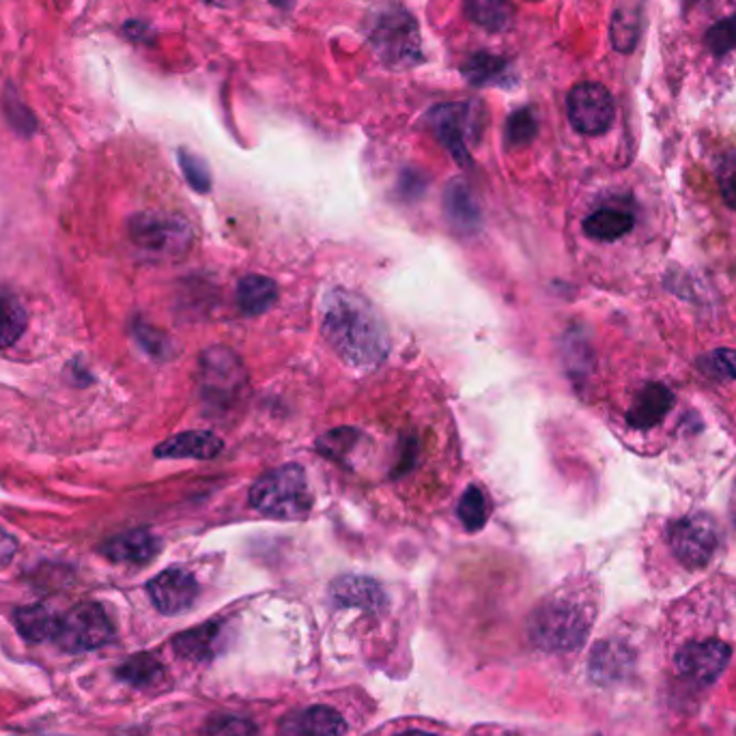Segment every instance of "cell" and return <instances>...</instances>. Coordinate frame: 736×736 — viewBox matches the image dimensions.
<instances>
[{
    "label": "cell",
    "instance_id": "35",
    "mask_svg": "<svg viewBox=\"0 0 736 736\" xmlns=\"http://www.w3.org/2000/svg\"><path fill=\"white\" fill-rule=\"evenodd\" d=\"M360 438L362 436L356 429H338V431H331L328 436H324L317 446L326 457L340 461L343 457H347L349 452L356 450Z\"/></svg>",
    "mask_w": 736,
    "mask_h": 736
},
{
    "label": "cell",
    "instance_id": "12",
    "mask_svg": "<svg viewBox=\"0 0 736 736\" xmlns=\"http://www.w3.org/2000/svg\"><path fill=\"white\" fill-rule=\"evenodd\" d=\"M147 592L157 612L164 616H177L194 605L198 584L184 569H166L149 582Z\"/></svg>",
    "mask_w": 736,
    "mask_h": 736
},
{
    "label": "cell",
    "instance_id": "19",
    "mask_svg": "<svg viewBox=\"0 0 736 736\" xmlns=\"http://www.w3.org/2000/svg\"><path fill=\"white\" fill-rule=\"evenodd\" d=\"M224 448L221 438L209 431H185L155 448L160 459H214Z\"/></svg>",
    "mask_w": 736,
    "mask_h": 736
},
{
    "label": "cell",
    "instance_id": "21",
    "mask_svg": "<svg viewBox=\"0 0 736 736\" xmlns=\"http://www.w3.org/2000/svg\"><path fill=\"white\" fill-rule=\"evenodd\" d=\"M276 299H278V287L267 276L248 274L237 285V304L251 317L267 313L276 304Z\"/></svg>",
    "mask_w": 736,
    "mask_h": 736
},
{
    "label": "cell",
    "instance_id": "25",
    "mask_svg": "<svg viewBox=\"0 0 736 736\" xmlns=\"http://www.w3.org/2000/svg\"><path fill=\"white\" fill-rule=\"evenodd\" d=\"M562 356H564V367L573 377V381H584L592 370V347L586 331H566Z\"/></svg>",
    "mask_w": 736,
    "mask_h": 736
},
{
    "label": "cell",
    "instance_id": "1",
    "mask_svg": "<svg viewBox=\"0 0 736 736\" xmlns=\"http://www.w3.org/2000/svg\"><path fill=\"white\" fill-rule=\"evenodd\" d=\"M321 334L336 356L354 368L381 367L390 351V334L379 310L362 295L334 289L324 301Z\"/></svg>",
    "mask_w": 736,
    "mask_h": 736
},
{
    "label": "cell",
    "instance_id": "14",
    "mask_svg": "<svg viewBox=\"0 0 736 736\" xmlns=\"http://www.w3.org/2000/svg\"><path fill=\"white\" fill-rule=\"evenodd\" d=\"M331 599L343 607H356L365 612H381L386 607L384 589L362 575H343L331 582Z\"/></svg>",
    "mask_w": 736,
    "mask_h": 736
},
{
    "label": "cell",
    "instance_id": "32",
    "mask_svg": "<svg viewBox=\"0 0 736 736\" xmlns=\"http://www.w3.org/2000/svg\"><path fill=\"white\" fill-rule=\"evenodd\" d=\"M180 166L184 171L187 184L192 185L196 192L207 194L212 190V173H209L207 164L196 153L182 149L180 151Z\"/></svg>",
    "mask_w": 736,
    "mask_h": 736
},
{
    "label": "cell",
    "instance_id": "31",
    "mask_svg": "<svg viewBox=\"0 0 736 736\" xmlns=\"http://www.w3.org/2000/svg\"><path fill=\"white\" fill-rule=\"evenodd\" d=\"M640 33V16L635 9H619L612 20V43L621 52H631L635 48Z\"/></svg>",
    "mask_w": 736,
    "mask_h": 736
},
{
    "label": "cell",
    "instance_id": "13",
    "mask_svg": "<svg viewBox=\"0 0 736 736\" xmlns=\"http://www.w3.org/2000/svg\"><path fill=\"white\" fill-rule=\"evenodd\" d=\"M280 736H343L347 724L330 706H310L280 719Z\"/></svg>",
    "mask_w": 736,
    "mask_h": 736
},
{
    "label": "cell",
    "instance_id": "17",
    "mask_svg": "<svg viewBox=\"0 0 736 736\" xmlns=\"http://www.w3.org/2000/svg\"><path fill=\"white\" fill-rule=\"evenodd\" d=\"M160 550H162V543L155 534H151L149 530H130L125 534L111 539L102 548V553L112 562L141 566V564H149L160 553Z\"/></svg>",
    "mask_w": 736,
    "mask_h": 736
},
{
    "label": "cell",
    "instance_id": "9",
    "mask_svg": "<svg viewBox=\"0 0 736 736\" xmlns=\"http://www.w3.org/2000/svg\"><path fill=\"white\" fill-rule=\"evenodd\" d=\"M669 550L687 569H702L717 552V525L713 517L689 515L674 521L667 530Z\"/></svg>",
    "mask_w": 736,
    "mask_h": 736
},
{
    "label": "cell",
    "instance_id": "30",
    "mask_svg": "<svg viewBox=\"0 0 736 736\" xmlns=\"http://www.w3.org/2000/svg\"><path fill=\"white\" fill-rule=\"evenodd\" d=\"M536 132H539V123H536L534 112L530 109H521L509 116L504 139H507L509 147H525L534 141Z\"/></svg>",
    "mask_w": 736,
    "mask_h": 736
},
{
    "label": "cell",
    "instance_id": "29",
    "mask_svg": "<svg viewBox=\"0 0 736 736\" xmlns=\"http://www.w3.org/2000/svg\"><path fill=\"white\" fill-rule=\"evenodd\" d=\"M628 657L619 644H603L592 655V674L596 681H610L616 678L621 669H625V660Z\"/></svg>",
    "mask_w": 736,
    "mask_h": 736
},
{
    "label": "cell",
    "instance_id": "5",
    "mask_svg": "<svg viewBox=\"0 0 736 736\" xmlns=\"http://www.w3.org/2000/svg\"><path fill=\"white\" fill-rule=\"evenodd\" d=\"M127 231L139 251L162 260L185 257L194 244L190 222L175 214H136L127 222Z\"/></svg>",
    "mask_w": 736,
    "mask_h": 736
},
{
    "label": "cell",
    "instance_id": "8",
    "mask_svg": "<svg viewBox=\"0 0 736 736\" xmlns=\"http://www.w3.org/2000/svg\"><path fill=\"white\" fill-rule=\"evenodd\" d=\"M201 390L212 406H231L246 388L248 375L235 351L226 347L207 349L201 356Z\"/></svg>",
    "mask_w": 736,
    "mask_h": 736
},
{
    "label": "cell",
    "instance_id": "11",
    "mask_svg": "<svg viewBox=\"0 0 736 736\" xmlns=\"http://www.w3.org/2000/svg\"><path fill=\"white\" fill-rule=\"evenodd\" d=\"M733 651L722 640H706V642H692L681 648L676 655V669L687 676L689 681L708 685L722 676L728 667Z\"/></svg>",
    "mask_w": 736,
    "mask_h": 736
},
{
    "label": "cell",
    "instance_id": "24",
    "mask_svg": "<svg viewBox=\"0 0 736 736\" xmlns=\"http://www.w3.org/2000/svg\"><path fill=\"white\" fill-rule=\"evenodd\" d=\"M13 625L24 640L45 642V640H54L59 616L52 614L43 605H27V607H18L13 612Z\"/></svg>",
    "mask_w": 736,
    "mask_h": 736
},
{
    "label": "cell",
    "instance_id": "7",
    "mask_svg": "<svg viewBox=\"0 0 736 736\" xmlns=\"http://www.w3.org/2000/svg\"><path fill=\"white\" fill-rule=\"evenodd\" d=\"M431 132L448 149V153L459 162H470V143L479 136L482 123V109L477 102L442 104L427 116Z\"/></svg>",
    "mask_w": 736,
    "mask_h": 736
},
{
    "label": "cell",
    "instance_id": "27",
    "mask_svg": "<svg viewBox=\"0 0 736 736\" xmlns=\"http://www.w3.org/2000/svg\"><path fill=\"white\" fill-rule=\"evenodd\" d=\"M29 326L24 306L9 295H0V349L13 347Z\"/></svg>",
    "mask_w": 736,
    "mask_h": 736
},
{
    "label": "cell",
    "instance_id": "10",
    "mask_svg": "<svg viewBox=\"0 0 736 736\" xmlns=\"http://www.w3.org/2000/svg\"><path fill=\"white\" fill-rule=\"evenodd\" d=\"M566 112L571 125L584 136L605 134L616 116L610 91L599 82H582L573 86L566 98Z\"/></svg>",
    "mask_w": 736,
    "mask_h": 736
},
{
    "label": "cell",
    "instance_id": "33",
    "mask_svg": "<svg viewBox=\"0 0 736 736\" xmlns=\"http://www.w3.org/2000/svg\"><path fill=\"white\" fill-rule=\"evenodd\" d=\"M704 43L715 57H724V54L733 52L736 48V13L717 22L715 27H711L704 38Z\"/></svg>",
    "mask_w": 736,
    "mask_h": 736
},
{
    "label": "cell",
    "instance_id": "22",
    "mask_svg": "<svg viewBox=\"0 0 736 736\" xmlns=\"http://www.w3.org/2000/svg\"><path fill=\"white\" fill-rule=\"evenodd\" d=\"M466 16L489 33H502L511 27L515 9L511 0H463Z\"/></svg>",
    "mask_w": 736,
    "mask_h": 736
},
{
    "label": "cell",
    "instance_id": "15",
    "mask_svg": "<svg viewBox=\"0 0 736 736\" xmlns=\"http://www.w3.org/2000/svg\"><path fill=\"white\" fill-rule=\"evenodd\" d=\"M443 214L450 228L461 235H472L480 228V207L468 184L454 180L443 190Z\"/></svg>",
    "mask_w": 736,
    "mask_h": 736
},
{
    "label": "cell",
    "instance_id": "4",
    "mask_svg": "<svg viewBox=\"0 0 736 736\" xmlns=\"http://www.w3.org/2000/svg\"><path fill=\"white\" fill-rule=\"evenodd\" d=\"M368 41L388 68L406 70L422 61L418 22L399 4H388L372 18Z\"/></svg>",
    "mask_w": 736,
    "mask_h": 736
},
{
    "label": "cell",
    "instance_id": "34",
    "mask_svg": "<svg viewBox=\"0 0 736 736\" xmlns=\"http://www.w3.org/2000/svg\"><path fill=\"white\" fill-rule=\"evenodd\" d=\"M201 736H257V728L246 717L221 715L207 722Z\"/></svg>",
    "mask_w": 736,
    "mask_h": 736
},
{
    "label": "cell",
    "instance_id": "38",
    "mask_svg": "<svg viewBox=\"0 0 736 736\" xmlns=\"http://www.w3.org/2000/svg\"><path fill=\"white\" fill-rule=\"evenodd\" d=\"M704 370L713 372L719 379H736V351L735 349H715L706 362Z\"/></svg>",
    "mask_w": 736,
    "mask_h": 736
},
{
    "label": "cell",
    "instance_id": "23",
    "mask_svg": "<svg viewBox=\"0 0 736 736\" xmlns=\"http://www.w3.org/2000/svg\"><path fill=\"white\" fill-rule=\"evenodd\" d=\"M633 226H635L633 214L623 212V209H614V207H605V209L590 214L589 218L584 221V233L594 242H616L628 235L633 231Z\"/></svg>",
    "mask_w": 736,
    "mask_h": 736
},
{
    "label": "cell",
    "instance_id": "6",
    "mask_svg": "<svg viewBox=\"0 0 736 736\" xmlns=\"http://www.w3.org/2000/svg\"><path fill=\"white\" fill-rule=\"evenodd\" d=\"M114 640L111 616L100 603H80L65 616H59L54 642L68 653H89Z\"/></svg>",
    "mask_w": 736,
    "mask_h": 736
},
{
    "label": "cell",
    "instance_id": "3",
    "mask_svg": "<svg viewBox=\"0 0 736 736\" xmlns=\"http://www.w3.org/2000/svg\"><path fill=\"white\" fill-rule=\"evenodd\" d=\"M592 612L575 599H552L543 603L530 619V640L550 653H566L589 635Z\"/></svg>",
    "mask_w": 736,
    "mask_h": 736
},
{
    "label": "cell",
    "instance_id": "41",
    "mask_svg": "<svg viewBox=\"0 0 736 736\" xmlns=\"http://www.w3.org/2000/svg\"><path fill=\"white\" fill-rule=\"evenodd\" d=\"M399 736H436V735H429V733H420V730H409V733H403V735Z\"/></svg>",
    "mask_w": 736,
    "mask_h": 736
},
{
    "label": "cell",
    "instance_id": "20",
    "mask_svg": "<svg viewBox=\"0 0 736 736\" xmlns=\"http://www.w3.org/2000/svg\"><path fill=\"white\" fill-rule=\"evenodd\" d=\"M461 74L472 86H511V84H515V74H513L511 63L502 57L487 54V52H479V54L470 57L463 63Z\"/></svg>",
    "mask_w": 736,
    "mask_h": 736
},
{
    "label": "cell",
    "instance_id": "36",
    "mask_svg": "<svg viewBox=\"0 0 736 736\" xmlns=\"http://www.w3.org/2000/svg\"><path fill=\"white\" fill-rule=\"evenodd\" d=\"M717 184L724 203L736 209V153H724L717 162Z\"/></svg>",
    "mask_w": 736,
    "mask_h": 736
},
{
    "label": "cell",
    "instance_id": "39",
    "mask_svg": "<svg viewBox=\"0 0 736 736\" xmlns=\"http://www.w3.org/2000/svg\"><path fill=\"white\" fill-rule=\"evenodd\" d=\"M16 552H18V541L0 528V571L4 566H9V562L13 560Z\"/></svg>",
    "mask_w": 736,
    "mask_h": 736
},
{
    "label": "cell",
    "instance_id": "28",
    "mask_svg": "<svg viewBox=\"0 0 736 736\" xmlns=\"http://www.w3.org/2000/svg\"><path fill=\"white\" fill-rule=\"evenodd\" d=\"M459 519L466 525L468 532H479L487 523L489 517V507H487V498L480 491L479 487H468L466 493L459 500Z\"/></svg>",
    "mask_w": 736,
    "mask_h": 736
},
{
    "label": "cell",
    "instance_id": "16",
    "mask_svg": "<svg viewBox=\"0 0 736 736\" xmlns=\"http://www.w3.org/2000/svg\"><path fill=\"white\" fill-rule=\"evenodd\" d=\"M674 406V395L667 386L663 384H646L637 395L633 406L626 411V422L637 429H651L660 425L667 411Z\"/></svg>",
    "mask_w": 736,
    "mask_h": 736
},
{
    "label": "cell",
    "instance_id": "26",
    "mask_svg": "<svg viewBox=\"0 0 736 736\" xmlns=\"http://www.w3.org/2000/svg\"><path fill=\"white\" fill-rule=\"evenodd\" d=\"M162 674H164L162 663L149 653L134 655L116 667V676L132 687H153L160 683Z\"/></svg>",
    "mask_w": 736,
    "mask_h": 736
},
{
    "label": "cell",
    "instance_id": "40",
    "mask_svg": "<svg viewBox=\"0 0 736 736\" xmlns=\"http://www.w3.org/2000/svg\"><path fill=\"white\" fill-rule=\"evenodd\" d=\"M209 2H214L216 7H233V4L239 2V0H209Z\"/></svg>",
    "mask_w": 736,
    "mask_h": 736
},
{
    "label": "cell",
    "instance_id": "37",
    "mask_svg": "<svg viewBox=\"0 0 736 736\" xmlns=\"http://www.w3.org/2000/svg\"><path fill=\"white\" fill-rule=\"evenodd\" d=\"M134 331H136V338L141 340V345L147 349L151 356H155L160 360L171 356V343L162 331L153 330L151 326H145V324H136Z\"/></svg>",
    "mask_w": 736,
    "mask_h": 736
},
{
    "label": "cell",
    "instance_id": "18",
    "mask_svg": "<svg viewBox=\"0 0 736 736\" xmlns=\"http://www.w3.org/2000/svg\"><path fill=\"white\" fill-rule=\"evenodd\" d=\"M173 646L180 657L190 662H209L224 648V625L207 623L180 633L173 640Z\"/></svg>",
    "mask_w": 736,
    "mask_h": 736
},
{
    "label": "cell",
    "instance_id": "2",
    "mask_svg": "<svg viewBox=\"0 0 736 736\" xmlns=\"http://www.w3.org/2000/svg\"><path fill=\"white\" fill-rule=\"evenodd\" d=\"M251 507L269 519H304L313 509V493L304 468L287 463L260 477L251 489Z\"/></svg>",
    "mask_w": 736,
    "mask_h": 736
}]
</instances>
